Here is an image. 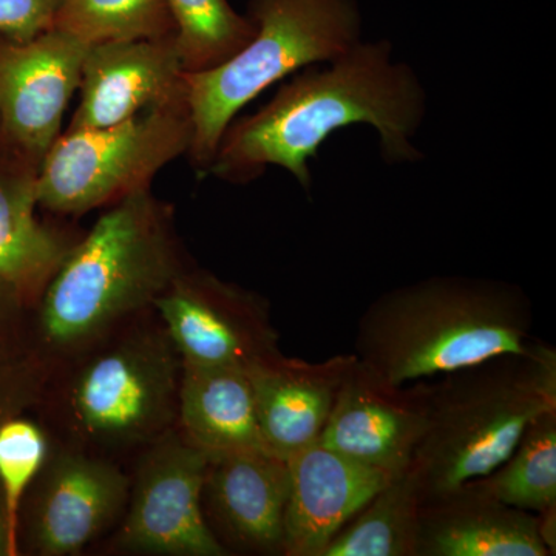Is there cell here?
<instances>
[{
	"label": "cell",
	"instance_id": "d6986e66",
	"mask_svg": "<svg viewBox=\"0 0 556 556\" xmlns=\"http://www.w3.org/2000/svg\"><path fill=\"white\" fill-rule=\"evenodd\" d=\"M178 401L186 441L208 456L266 452L247 371L182 364Z\"/></svg>",
	"mask_w": 556,
	"mask_h": 556
},
{
	"label": "cell",
	"instance_id": "4316f807",
	"mask_svg": "<svg viewBox=\"0 0 556 556\" xmlns=\"http://www.w3.org/2000/svg\"><path fill=\"white\" fill-rule=\"evenodd\" d=\"M20 308L0 295V346L10 345L16 340V318Z\"/></svg>",
	"mask_w": 556,
	"mask_h": 556
},
{
	"label": "cell",
	"instance_id": "6da1fadb",
	"mask_svg": "<svg viewBox=\"0 0 556 556\" xmlns=\"http://www.w3.org/2000/svg\"><path fill=\"white\" fill-rule=\"evenodd\" d=\"M327 64L300 70L254 115L233 119L206 174L241 185L276 166L309 190V160L356 124L378 131L388 163L419 160L412 139L426 118L427 94L415 70L394 60L391 43L361 40Z\"/></svg>",
	"mask_w": 556,
	"mask_h": 556
},
{
	"label": "cell",
	"instance_id": "7a4b0ae2",
	"mask_svg": "<svg viewBox=\"0 0 556 556\" xmlns=\"http://www.w3.org/2000/svg\"><path fill=\"white\" fill-rule=\"evenodd\" d=\"M533 308L507 281L437 276L387 291L362 314L356 357L393 386L519 353L533 342Z\"/></svg>",
	"mask_w": 556,
	"mask_h": 556
},
{
	"label": "cell",
	"instance_id": "44dd1931",
	"mask_svg": "<svg viewBox=\"0 0 556 556\" xmlns=\"http://www.w3.org/2000/svg\"><path fill=\"white\" fill-rule=\"evenodd\" d=\"M481 478L507 506L530 514L556 506V408L535 417L507 459Z\"/></svg>",
	"mask_w": 556,
	"mask_h": 556
},
{
	"label": "cell",
	"instance_id": "8992f818",
	"mask_svg": "<svg viewBox=\"0 0 556 556\" xmlns=\"http://www.w3.org/2000/svg\"><path fill=\"white\" fill-rule=\"evenodd\" d=\"M192 121L186 94L104 129L65 130L36 178L39 207L83 215L112 206L189 153Z\"/></svg>",
	"mask_w": 556,
	"mask_h": 556
},
{
	"label": "cell",
	"instance_id": "e0dca14e",
	"mask_svg": "<svg viewBox=\"0 0 556 556\" xmlns=\"http://www.w3.org/2000/svg\"><path fill=\"white\" fill-rule=\"evenodd\" d=\"M354 358L306 362L281 354L248 372L266 452L288 460L316 444Z\"/></svg>",
	"mask_w": 556,
	"mask_h": 556
},
{
	"label": "cell",
	"instance_id": "5bb4252c",
	"mask_svg": "<svg viewBox=\"0 0 556 556\" xmlns=\"http://www.w3.org/2000/svg\"><path fill=\"white\" fill-rule=\"evenodd\" d=\"M289 486L287 459L251 450L208 456L203 495L230 544L255 554L283 555Z\"/></svg>",
	"mask_w": 556,
	"mask_h": 556
},
{
	"label": "cell",
	"instance_id": "5b68a950",
	"mask_svg": "<svg viewBox=\"0 0 556 556\" xmlns=\"http://www.w3.org/2000/svg\"><path fill=\"white\" fill-rule=\"evenodd\" d=\"M254 36L228 61L185 73L192 163L206 174L230 123L274 84L342 56L361 42L353 0H252Z\"/></svg>",
	"mask_w": 556,
	"mask_h": 556
},
{
	"label": "cell",
	"instance_id": "ba28073f",
	"mask_svg": "<svg viewBox=\"0 0 556 556\" xmlns=\"http://www.w3.org/2000/svg\"><path fill=\"white\" fill-rule=\"evenodd\" d=\"M177 371V350L169 336H148L113 348L79 372L72 391L76 420L100 441L149 437L169 422Z\"/></svg>",
	"mask_w": 556,
	"mask_h": 556
},
{
	"label": "cell",
	"instance_id": "4fadbf2b",
	"mask_svg": "<svg viewBox=\"0 0 556 556\" xmlns=\"http://www.w3.org/2000/svg\"><path fill=\"white\" fill-rule=\"evenodd\" d=\"M288 463L287 556H320L358 508L393 478L318 441Z\"/></svg>",
	"mask_w": 556,
	"mask_h": 556
},
{
	"label": "cell",
	"instance_id": "9a60e30c",
	"mask_svg": "<svg viewBox=\"0 0 556 556\" xmlns=\"http://www.w3.org/2000/svg\"><path fill=\"white\" fill-rule=\"evenodd\" d=\"M536 514L507 506L482 478L427 496L417 556H548Z\"/></svg>",
	"mask_w": 556,
	"mask_h": 556
},
{
	"label": "cell",
	"instance_id": "484cf974",
	"mask_svg": "<svg viewBox=\"0 0 556 556\" xmlns=\"http://www.w3.org/2000/svg\"><path fill=\"white\" fill-rule=\"evenodd\" d=\"M62 0H0V40L25 42L54 27Z\"/></svg>",
	"mask_w": 556,
	"mask_h": 556
},
{
	"label": "cell",
	"instance_id": "603a6c76",
	"mask_svg": "<svg viewBox=\"0 0 556 556\" xmlns=\"http://www.w3.org/2000/svg\"><path fill=\"white\" fill-rule=\"evenodd\" d=\"M54 28L89 46L172 38L175 33L166 0H62Z\"/></svg>",
	"mask_w": 556,
	"mask_h": 556
},
{
	"label": "cell",
	"instance_id": "52a82bcc",
	"mask_svg": "<svg viewBox=\"0 0 556 556\" xmlns=\"http://www.w3.org/2000/svg\"><path fill=\"white\" fill-rule=\"evenodd\" d=\"M153 305L182 364L249 372L281 356L268 303L204 270H182Z\"/></svg>",
	"mask_w": 556,
	"mask_h": 556
},
{
	"label": "cell",
	"instance_id": "d4e9b609",
	"mask_svg": "<svg viewBox=\"0 0 556 556\" xmlns=\"http://www.w3.org/2000/svg\"><path fill=\"white\" fill-rule=\"evenodd\" d=\"M43 368L20 343L0 346V426L21 416L39 396Z\"/></svg>",
	"mask_w": 556,
	"mask_h": 556
},
{
	"label": "cell",
	"instance_id": "cb8c5ba5",
	"mask_svg": "<svg viewBox=\"0 0 556 556\" xmlns=\"http://www.w3.org/2000/svg\"><path fill=\"white\" fill-rule=\"evenodd\" d=\"M46 459L47 438L42 428L22 416L0 426V489L17 544L25 493L39 477Z\"/></svg>",
	"mask_w": 556,
	"mask_h": 556
},
{
	"label": "cell",
	"instance_id": "8fae6325",
	"mask_svg": "<svg viewBox=\"0 0 556 556\" xmlns=\"http://www.w3.org/2000/svg\"><path fill=\"white\" fill-rule=\"evenodd\" d=\"M430 394V383L393 386L356 357L318 442L394 477L426 434Z\"/></svg>",
	"mask_w": 556,
	"mask_h": 556
},
{
	"label": "cell",
	"instance_id": "9c48e42d",
	"mask_svg": "<svg viewBox=\"0 0 556 556\" xmlns=\"http://www.w3.org/2000/svg\"><path fill=\"white\" fill-rule=\"evenodd\" d=\"M90 47L54 27L25 42L0 40V141L5 150L36 166L42 163L60 138Z\"/></svg>",
	"mask_w": 556,
	"mask_h": 556
},
{
	"label": "cell",
	"instance_id": "f1b7e54d",
	"mask_svg": "<svg viewBox=\"0 0 556 556\" xmlns=\"http://www.w3.org/2000/svg\"><path fill=\"white\" fill-rule=\"evenodd\" d=\"M538 532L541 540L546 544L548 552L555 555L556 551V506L547 508V510L536 514Z\"/></svg>",
	"mask_w": 556,
	"mask_h": 556
},
{
	"label": "cell",
	"instance_id": "ffe728a7",
	"mask_svg": "<svg viewBox=\"0 0 556 556\" xmlns=\"http://www.w3.org/2000/svg\"><path fill=\"white\" fill-rule=\"evenodd\" d=\"M422 500L409 466L358 508L320 556H417Z\"/></svg>",
	"mask_w": 556,
	"mask_h": 556
},
{
	"label": "cell",
	"instance_id": "3957f363",
	"mask_svg": "<svg viewBox=\"0 0 556 556\" xmlns=\"http://www.w3.org/2000/svg\"><path fill=\"white\" fill-rule=\"evenodd\" d=\"M170 215L150 188L112 204L40 295L43 342L78 346L155 302L182 273Z\"/></svg>",
	"mask_w": 556,
	"mask_h": 556
},
{
	"label": "cell",
	"instance_id": "83f0119b",
	"mask_svg": "<svg viewBox=\"0 0 556 556\" xmlns=\"http://www.w3.org/2000/svg\"><path fill=\"white\" fill-rule=\"evenodd\" d=\"M20 551V544L11 533L9 515H7L5 500L0 489V556H14Z\"/></svg>",
	"mask_w": 556,
	"mask_h": 556
},
{
	"label": "cell",
	"instance_id": "277c9868",
	"mask_svg": "<svg viewBox=\"0 0 556 556\" xmlns=\"http://www.w3.org/2000/svg\"><path fill=\"white\" fill-rule=\"evenodd\" d=\"M441 378L412 463L424 497L492 473L529 424L556 408V351L540 340Z\"/></svg>",
	"mask_w": 556,
	"mask_h": 556
},
{
	"label": "cell",
	"instance_id": "7402d4cb",
	"mask_svg": "<svg viewBox=\"0 0 556 556\" xmlns=\"http://www.w3.org/2000/svg\"><path fill=\"white\" fill-rule=\"evenodd\" d=\"M174 21V43L186 73L218 67L254 36V22L228 0H166Z\"/></svg>",
	"mask_w": 556,
	"mask_h": 556
},
{
	"label": "cell",
	"instance_id": "ac0fdd59",
	"mask_svg": "<svg viewBox=\"0 0 556 556\" xmlns=\"http://www.w3.org/2000/svg\"><path fill=\"white\" fill-rule=\"evenodd\" d=\"M38 169L9 150L0 159V295L20 309L42 295L75 244L36 217Z\"/></svg>",
	"mask_w": 556,
	"mask_h": 556
},
{
	"label": "cell",
	"instance_id": "30bf717a",
	"mask_svg": "<svg viewBox=\"0 0 556 556\" xmlns=\"http://www.w3.org/2000/svg\"><path fill=\"white\" fill-rule=\"evenodd\" d=\"M207 464V453L188 441L156 448L139 471L121 547L150 555H228L201 507Z\"/></svg>",
	"mask_w": 556,
	"mask_h": 556
},
{
	"label": "cell",
	"instance_id": "2e32d148",
	"mask_svg": "<svg viewBox=\"0 0 556 556\" xmlns=\"http://www.w3.org/2000/svg\"><path fill=\"white\" fill-rule=\"evenodd\" d=\"M127 492L129 479L118 468L80 455L58 457L33 503V548L46 556L78 554L123 510Z\"/></svg>",
	"mask_w": 556,
	"mask_h": 556
},
{
	"label": "cell",
	"instance_id": "7c38bea8",
	"mask_svg": "<svg viewBox=\"0 0 556 556\" xmlns=\"http://www.w3.org/2000/svg\"><path fill=\"white\" fill-rule=\"evenodd\" d=\"M172 38L91 46L80 73L79 105L67 130L116 126L182 97L186 72Z\"/></svg>",
	"mask_w": 556,
	"mask_h": 556
}]
</instances>
